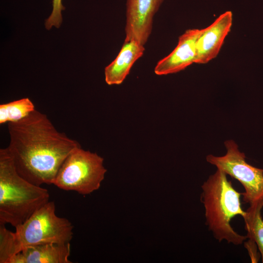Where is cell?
Instances as JSON below:
<instances>
[{
  "label": "cell",
  "instance_id": "1",
  "mask_svg": "<svg viewBox=\"0 0 263 263\" xmlns=\"http://www.w3.org/2000/svg\"><path fill=\"white\" fill-rule=\"evenodd\" d=\"M8 130L7 149L17 171L37 186L53 184L66 157L80 146L37 110L20 121L8 123Z\"/></svg>",
  "mask_w": 263,
  "mask_h": 263
},
{
  "label": "cell",
  "instance_id": "2",
  "mask_svg": "<svg viewBox=\"0 0 263 263\" xmlns=\"http://www.w3.org/2000/svg\"><path fill=\"white\" fill-rule=\"evenodd\" d=\"M54 202L49 201L15 232L0 223V263H8L24 248L39 244H66L73 238L74 226L68 219L57 216Z\"/></svg>",
  "mask_w": 263,
  "mask_h": 263
},
{
  "label": "cell",
  "instance_id": "3",
  "mask_svg": "<svg viewBox=\"0 0 263 263\" xmlns=\"http://www.w3.org/2000/svg\"><path fill=\"white\" fill-rule=\"evenodd\" d=\"M48 190L17 171L7 149L0 150V223L16 227L49 201Z\"/></svg>",
  "mask_w": 263,
  "mask_h": 263
},
{
  "label": "cell",
  "instance_id": "4",
  "mask_svg": "<svg viewBox=\"0 0 263 263\" xmlns=\"http://www.w3.org/2000/svg\"><path fill=\"white\" fill-rule=\"evenodd\" d=\"M201 201L205 209L206 224L219 242L225 241L236 245L242 244L247 236L239 234L231 226V219L245 215L241 206L242 193L237 191L228 180L227 174L217 169L202 187Z\"/></svg>",
  "mask_w": 263,
  "mask_h": 263
},
{
  "label": "cell",
  "instance_id": "5",
  "mask_svg": "<svg viewBox=\"0 0 263 263\" xmlns=\"http://www.w3.org/2000/svg\"><path fill=\"white\" fill-rule=\"evenodd\" d=\"M104 159L96 153L75 148L60 167L53 185L66 191L86 195L97 190L107 169Z\"/></svg>",
  "mask_w": 263,
  "mask_h": 263
},
{
  "label": "cell",
  "instance_id": "6",
  "mask_svg": "<svg viewBox=\"0 0 263 263\" xmlns=\"http://www.w3.org/2000/svg\"><path fill=\"white\" fill-rule=\"evenodd\" d=\"M225 145L227 150L225 155H208L207 161L242 184L244 188L242 195L245 203L250 206L263 200V169L248 164L244 153L239 150L233 140H227Z\"/></svg>",
  "mask_w": 263,
  "mask_h": 263
},
{
  "label": "cell",
  "instance_id": "7",
  "mask_svg": "<svg viewBox=\"0 0 263 263\" xmlns=\"http://www.w3.org/2000/svg\"><path fill=\"white\" fill-rule=\"evenodd\" d=\"M163 0H127L126 38L142 45L151 34L153 19Z\"/></svg>",
  "mask_w": 263,
  "mask_h": 263
},
{
  "label": "cell",
  "instance_id": "8",
  "mask_svg": "<svg viewBox=\"0 0 263 263\" xmlns=\"http://www.w3.org/2000/svg\"><path fill=\"white\" fill-rule=\"evenodd\" d=\"M232 22V13L228 11L220 15L208 26L201 29L196 43L195 63L206 64L217 56L230 31Z\"/></svg>",
  "mask_w": 263,
  "mask_h": 263
},
{
  "label": "cell",
  "instance_id": "9",
  "mask_svg": "<svg viewBox=\"0 0 263 263\" xmlns=\"http://www.w3.org/2000/svg\"><path fill=\"white\" fill-rule=\"evenodd\" d=\"M201 32V29H189L181 35L174 50L157 63L154 68L155 74L176 73L195 63L196 43Z\"/></svg>",
  "mask_w": 263,
  "mask_h": 263
},
{
  "label": "cell",
  "instance_id": "10",
  "mask_svg": "<svg viewBox=\"0 0 263 263\" xmlns=\"http://www.w3.org/2000/svg\"><path fill=\"white\" fill-rule=\"evenodd\" d=\"M70 243H47L26 247L13 256L8 263H72Z\"/></svg>",
  "mask_w": 263,
  "mask_h": 263
},
{
  "label": "cell",
  "instance_id": "11",
  "mask_svg": "<svg viewBox=\"0 0 263 263\" xmlns=\"http://www.w3.org/2000/svg\"><path fill=\"white\" fill-rule=\"evenodd\" d=\"M144 51V45L136 41L125 40L116 58L105 68L106 83L109 85L121 84Z\"/></svg>",
  "mask_w": 263,
  "mask_h": 263
},
{
  "label": "cell",
  "instance_id": "12",
  "mask_svg": "<svg viewBox=\"0 0 263 263\" xmlns=\"http://www.w3.org/2000/svg\"><path fill=\"white\" fill-rule=\"evenodd\" d=\"M263 208V200L249 206L245 211V215L243 219L248 241L256 244L263 263V219L262 215Z\"/></svg>",
  "mask_w": 263,
  "mask_h": 263
},
{
  "label": "cell",
  "instance_id": "13",
  "mask_svg": "<svg viewBox=\"0 0 263 263\" xmlns=\"http://www.w3.org/2000/svg\"><path fill=\"white\" fill-rule=\"evenodd\" d=\"M34 103L24 97L0 105V124L21 120L35 111Z\"/></svg>",
  "mask_w": 263,
  "mask_h": 263
},
{
  "label": "cell",
  "instance_id": "14",
  "mask_svg": "<svg viewBox=\"0 0 263 263\" xmlns=\"http://www.w3.org/2000/svg\"><path fill=\"white\" fill-rule=\"evenodd\" d=\"M52 5V13L45 22V26L47 30L51 29L53 26L59 28L62 22L61 12L65 10V7L62 4V0H53Z\"/></svg>",
  "mask_w": 263,
  "mask_h": 263
}]
</instances>
